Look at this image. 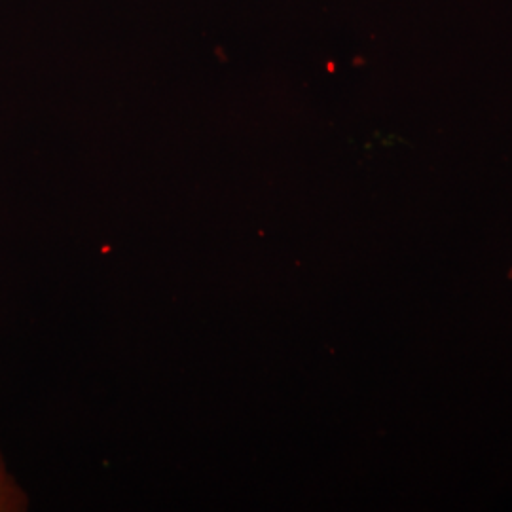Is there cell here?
Here are the masks:
<instances>
[{
    "label": "cell",
    "mask_w": 512,
    "mask_h": 512,
    "mask_svg": "<svg viewBox=\"0 0 512 512\" xmlns=\"http://www.w3.org/2000/svg\"><path fill=\"white\" fill-rule=\"evenodd\" d=\"M12 494H14V490H10V486L6 482V475L0 469V509H6V505H12Z\"/></svg>",
    "instance_id": "6da1fadb"
}]
</instances>
